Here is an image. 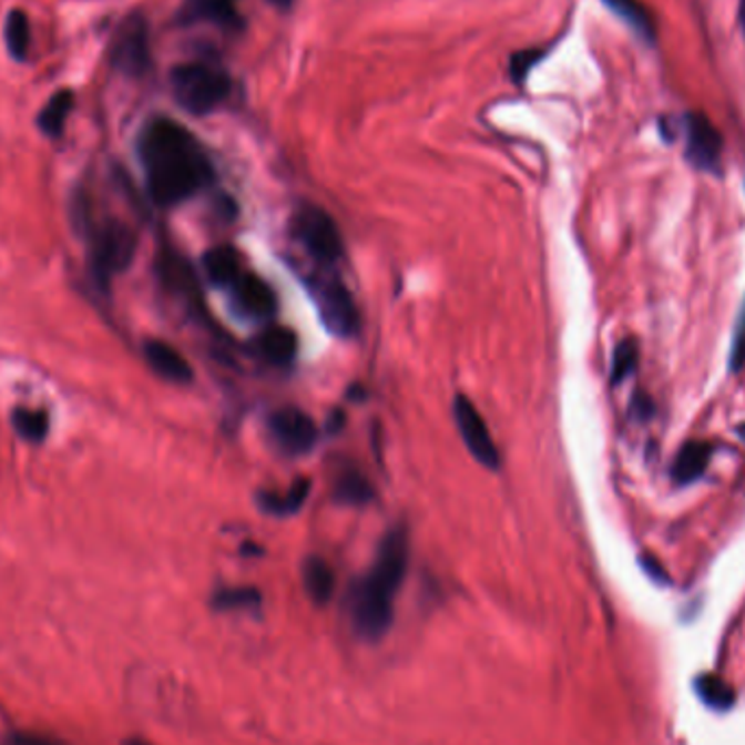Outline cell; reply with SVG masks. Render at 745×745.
<instances>
[{
  "label": "cell",
  "mask_w": 745,
  "mask_h": 745,
  "mask_svg": "<svg viewBox=\"0 0 745 745\" xmlns=\"http://www.w3.org/2000/svg\"><path fill=\"white\" fill-rule=\"evenodd\" d=\"M137 155L146 190L160 207H175L214 182V166L196 135L184 124L157 116L142 126Z\"/></svg>",
  "instance_id": "cell-1"
},
{
  "label": "cell",
  "mask_w": 745,
  "mask_h": 745,
  "mask_svg": "<svg viewBox=\"0 0 745 745\" xmlns=\"http://www.w3.org/2000/svg\"><path fill=\"white\" fill-rule=\"evenodd\" d=\"M410 559L408 532L404 525L390 528L375 554L369 573L351 591V621L358 636L379 641L392 625L395 600L404 584Z\"/></svg>",
  "instance_id": "cell-2"
},
{
  "label": "cell",
  "mask_w": 745,
  "mask_h": 745,
  "mask_svg": "<svg viewBox=\"0 0 745 745\" xmlns=\"http://www.w3.org/2000/svg\"><path fill=\"white\" fill-rule=\"evenodd\" d=\"M79 221L83 225V232L90 243V257L94 277L101 284V288H108L112 277L123 273L124 268L133 262L137 238L129 225L116 218L108 221H94L88 201H81Z\"/></svg>",
  "instance_id": "cell-3"
},
{
  "label": "cell",
  "mask_w": 745,
  "mask_h": 745,
  "mask_svg": "<svg viewBox=\"0 0 745 745\" xmlns=\"http://www.w3.org/2000/svg\"><path fill=\"white\" fill-rule=\"evenodd\" d=\"M171 90L175 101L194 116L216 112L234 90L229 72L207 60L180 63L171 72Z\"/></svg>",
  "instance_id": "cell-4"
},
{
  "label": "cell",
  "mask_w": 745,
  "mask_h": 745,
  "mask_svg": "<svg viewBox=\"0 0 745 745\" xmlns=\"http://www.w3.org/2000/svg\"><path fill=\"white\" fill-rule=\"evenodd\" d=\"M312 299L323 325L340 338H351L358 331L360 316L349 288L336 275H316L308 279Z\"/></svg>",
  "instance_id": "cell-5"
},
{
  "label": "cell",
  "mask_w": 745,
  "mask_h": 745,
  "mask_svg": "<svg viewBox=\"0 0 745 745\" xmlns=\"http://www.w3.org/2000/svg\"><path fill=\"white\" fill-rule=\"evenodd\" d=\"M293 234L312 257L323 264L331 266L343 257V236L336 221L318 205L306 203L293 216Z\"/></svg>",
  "instance_id": "cell-6"
},
{
  "label": "cell",
  "mask_w": 745,
  "mask_h": 745,
  "mask_svg": "<svg viewBox=\"0 0 745 745\" xmlns=\"http://www.w3.org/2000/svg\"><path fill=\"white\" fill-rule=\"evenodd\" d=\"M110 60L119 72L126 76H142L151 68V38L149 24L144 16L131 13L119 24L112 47Z\"/></svg>",
  "instance_id": "cell-7"
},
{
  "label": "cell",
  "mask_w": 745,
  "mask_h": 745,
  "mask_svg": "<svg viewBox=\"0 0 745 745\" xmlns=\"http://www.w3.org/2000/svg\"><path fill=\"white\" fill-rule=\"evenodd\" d=\"M684 155L688 164L702 173L722 171L724 140L713 121L700 112H688L683 116Z\"/></svg>",
  "instance_id": "cell-8"
},
{
  "label": "cell",
  "mask_w": 745,
  "mask_h": 745,
  "mask_svg": "<svg viewBox=\"0 0 745 745\" xmlns=\"http://www.w3.org/2000/svg\"><path fill=\"white\" fill-rule=\"evenodd\" d=\"M453 421L465 440V447L476 458V462H480L487 469H497L501 462V456H499L496 440L489 432L484 417L480 415V410L467 395L458 392L453 397Z\"/></svg>",
  "instance_id": "cell-9"
},
{
  "label": "cell",
  "mask_w": 745,
  "mask_h": 745,
  "mask_svg": "<svg viewBox=\"0 0 745 745\" xmlns=\"http://www.w3.org/2000/svg\"><path fill=\"white\" fill-rule=\"evenodd\" d=\"M268 432L273 440L290 456H304L314 449L318 428L299 408H279L268 417Z\"/></svg>",
  "instance_id": "cell-10"
},
{
  "label": "cell",
  "mask_w": 745,
  "mask_h": 745,
  "mask_svg": "<svg viewBox=\"0 0 745 745\" xmlns=\"http://www.w3.org/2000/svg\"><path fill=\"white\" fill-rule=\"evenodd\" d=\"M157 273H160L162 284L171 293H175L180 299H184L192 312H196L198 316H205L203 293L198 288L196 275L182 255H177L173 248H162L160 259H157Z\"/></svg>",
  "instance_id": "cell-11"
},
{
  "label": "cell",
  "mask_w": 745,
  "mask_h": 745,
  "mask_svg": "<svg viewBox=\"0 0 745 745\" xmlns=\"http://www.w3.org/2000/svg\"><path fill=\"white\" fill-rule=\"evenodd\" d=\"M236 308L248 318L268 320L277 312V295L268 282L255 273H243L229 288Z\"/></svg>",
  "instance_id": "cell-12"
},
{
  "label": "cell",
  "mask_w": 745,
  "mask_h": 745,
  "mask_svg": "<svg viewBox=\"0 0 745 745\" xmlns=\"http://www.w3.org/2000/svg\"><path fill=\"white\" fill-rule=\"evenodd\" d=\"M144 358L149 367L166 381L190 384L194 379V372L186 358L164 340H149L144 345Z\"/></svg>",
  "instance_id": "cell-13"
},
{
  "label": "cell",
  "mask_w": 745,
  "mask_h": 745,
  "mask_svg": "<svg viewBox=\"0 0 745 745\" xmlns=\"http://www.w3.org/2000/svg\"><path fill=\"white\" fill-rule=\"evenodd\" d=\"M238 0H186L180 20L184 24L194 22H212L223 29H238L241 27V13L236 9Z\"/></svg>",
  "instance_id": "cell-14"
},
{
  "label": "cell",
  "mask_w": 745,
  "mask_h": 745,
  "mask_svg": "<svg viewBox=\"0 0 745 745\" xmlns=\"http://www.w3.org/2000/svg\"><path fill=\"white\" fill-rule=\"evenodd\" d=\"M257 351L259 356L275 365V367H286L295 360L299 351V340L297 334L290 327L284 325H271L257 336Z\"/></svg>",
  "instance_id": "cell-15"
},
{
  "label": "cell",
  "mask_w": 745,
  "mask_h": 745,
  "mask_svg": "<svg viewBox=\"0 0 745 745\" xmlns=\"http://www.w3.org/2000/svg\"><path fill=\"white\" fill-rule=\"evenodd\" d=\"M713 456V445L704 440H688L684 442L683 449L678 451L674 465H672V480L678 487H686L697 482L711 462Z\"/></svg>",
  "instance_id": "cell-16"
},
{
  "label": "cell",
  "mask_w": 745,
  "mask_h": 745,
  "mask_svg": "<svg viewBox=\"0 0 745 745\" xmlns=\"http://www.w3.org/2000/svg\"><path fill=\"white\" fill-rule=\"evenodd\" d=\"M203 271L207 279L218 288H232L245 273L238 251L229 245L212 247L203 255Z\"/></svg>",
  "instance_id": "cell-17"
},
{
  "label": "cell",
  "mask_w": 745,
  "mask_h": 745,
  "mask_svg": "<svg viewBox=\"0 0 745 745\" xmlns=\"http://www.w3.org/2000/svg\"><path fill=\"white\" fill-rule=\"evenodd\" d=\"M621 20L643 40L654 44L656 35H659V27L656 20L652 16V11L641 2V0H604Z\"/></svg>",
  "instance_id": "cell-18"
},
{
  "label": "cell",
  "mask_w": 745,
  "mask_h": 745,
  "mask_svg": "<svg viewBox=\"0 0 745 745\" xmlns=\"http://www.w3.org/2000/svg\"><path fill=\"white\" fill-rule=\"evenodd\" d=\"M304 586L314 604H327L336 589L334 569L318 557H310L304 562Z\"/></svg>",
  "instance_id": "cell-19"
},
{
  "label": "cell",
  "mask_w": 745,
  "mask_h": 745,
  "mask_svg": "<svg viewBox=\"0 0 745 745\" xmlns=\"http://www.w3.org/2000/svg\"><path fill=\"white\" fill-rule=\"evenodd\" d=\"M310 480L302 478L286 493H282V496H277V493H259L257 501H259V508L266 514L286 517V514H295L297 510L304 508V503L308 501V496H310Z\"/></svg>",
  "instance_id": "cell-20"
},
{
  "label": "cell",
  "mask_w": 745,
  "mask_h": 745,
  "mask_svg": "<svg viewBox=\"0 0 745 745\" xmlns=\"http://www.w3.org/2000/svg\"><path fill=\"white\" fill-rule=\"evenodd\" d=\"M74 108V94L70 90H60L55 92L47 105L42 108V112L38 114V126L44 135L49 137H60L63 133L65 121L70 116Z\"/></svg>",
  "instance_id": "cell-21"
},
{
  "label": "cell",
  "mask_w": 745,
  "mask_h": 745,
  "mask_svg": "<svg viewBox=\"0 0 745 745\" xmlns=\"http://www.w3.org/2000/svg\"><path fill=\"white\" fill-rule=\"evenodd\" d=\"M4 44L13 60L22 62L31 49V22L22 9H11L4 20Z\"/></svg>",
  "instance_id": "cell-22"
},
{
  "label": "cell",
  "mask_w": 745,
  "mask_h": 745,
  "mask_svg": "<svg viewBox=\"0 0 745 745\" xmlns=\"http://www.w3.org/2000/svg\"><path fill=\"white\" fill-rule=\"evenodd\" d=\"M375 497L371 482L358 471H345L334 489V499L343 506H365Z\"/></svg>",
  "instance_id": "cell-23"
},
{
  "label": "cell",
  "mask_w": 745,
  "mask_h": 745,
  "mask_svg": "<svg viewBox=\"0 0 745 745\" xmlns=\"http://www.w3.org/2000/svg\"><path fill=\"white\" fill-rule=\"evenodd\" d=\"M695 691L700 700L715 711H728L735 704V688L715 674L700 676L695 681Z\"/></svg>",
  "instance_id": "cell-24"
},
{
  "label": "cell",
  "mask_w": 745,
  "mask_h": 745,
  "mask_svg": "<svg viewBox=\"0 0 745 745\" xmlns=\"http://www.w3.org/2000/svg\"><path fill=\"white\" fill-rule=\"evenodd\" d=\"M212 604L218 611H253L262 604V595L253 586H227L214 593Z\"/></svg>",
  "instance_id": "cell-25"
},
{
  "label": "cell",
  "mask_w": 745,
  "mask_h": 745,
  "mask_svg": "<svg viewBox=\"0 0 745 745\" xmlns=\"http://www.w3.org/2000/svg\"><path fill=\"white\" fill-rule=\"evenodd\" d=\"M13 430L29 442H42L49 435V415L44 410L16 408L11 415Z\"/></svg>",
  "instance_id": "cell-26"
},
{
  "label": "cell",
  "mask_w": 745,
  "mask_h": 745,
  "mask_svg": "<svg viewBox=\"0 0 745 745\" xmlns=\"http://www.w3.org/2000/svg\"><path fill=\"white\" fill-rule=\"evenodd\" d=\"M639 367V343L632 338L621 340L615 347L613 363H611V384L618 386L625 377H630Z\"/></svg>",
  "instance_id": "cell-27"
},
{
  "label": "cell",
  "mask_w": 745,
  "mask_h": 745,
  "mask_svg": "<svg viewBox=\"0 0 745 745\" xmlns=\"http://www.w3.org/2000/svg\"><path fill=\"white\" fill-rule=\"evenodd\" d=\"M728 367H731V371L733 372H742L745 369V302L744 308H742V314H739V318H737V325H735Z\"/></svg>",
  "instance_id": "cell-28"
},
{
  "label": "cell",
  "mask_w": 745,
  "mask_h": 745,
  "mask_svg": "<svg viewBox=\"0 0 745 745\" xmlns=\"http://www.w3.org/2000/svg\"><path fill=\"white\" fill-rule=\"evenodd\" d=\"M539 58H541V53H534V51H523V53L514 55V58L510 60V76H512L517 83H521L523 76L528 74V70L534 65V62H537Z\"/></svg>",
  "instance_id": "cell-29"
},
{
  "label": "cell",
  "mask_w": 745,
  "mask_h": 745,
  "mask_svg": "<svg viewBox=\"0 0 745 745\" xmlns=\"http://www.w3.org/2000/svg\"><path fill=\"white\" fill-rule=\"evenodd\" d=\"M656 412V406L654 401L645 395V392H636L630 401V417L636 419V421H647L650 417H654Z\"/></svg>",
  "instance_id": "cell-30"
},
{
  "label": "cell",
  "mask_w": 745,
  "mask_h": 745,
  "mask_svg": "<svg viewBox=\"0 0 745 745\" xmlns=\"http://www.w3.org/2000/svg\"><path fill=\"white\" fill-rule=\"evenodd\" d=\"M4 745H63L55 739L42 737V735H31V733H13L7 737Z\"/></svg>",
  "instance_id": "cell-31"
},
{
  "label": "cell",
  "mask_w": 745,
  "mask_h": 745,
  "mask_svg": "<svg viewBox=\"0 0 745 745\" xmlns=\"http://www.w3.org/2000/svg\"><path fill=\"white\" fill-rule=\"evenodd\" d=\"M641 567L650 573V578H654L656 582H663V584H667L670 582V578H667V573H665V569H663V564L659 562L656 559H652V557H641Z\"/></svg>",
  "instance_id": "cell-32"
},
{
  "label": "cell",
  "mask_w": 745,
  "mask_h": 745,
  "mask_svg": "<svg viewBox=\"0 0 745 745\" xmlns=\"http://www.w3.org/2000/svg\"><path fill=\"white\" fill-rule=\"evenodd\" d=\"M739 20H742V27L745 31V0H742V4H739Z\"/></svg>",
  "instance_id": "cell-33"
},
{
  "label": "cell",
  "mask_w": 745,
  "mask_h": 745,
  "mask_svg": "<svg viewBox=\"0 0 745 745\" xmlns=\"http://www.w3.org/2000/svg\"><path fill=\"white\" fill-rule=\"evenodd\" d=\"M737 436L745 442V423H739V426H737Z\"/></svg>",
  "instance_id": "cell-34"
},
{
  "label": "cell",
  "mask_w": 745,
  "mask_h": 745,
  "mask_svg": "<svg viewBox=\"0 0 745 745\" xmlns=\"http://www.w3.org/2000/svg\"><path fill=\"white\" fill-rule=\"evenodd\" d=\"M273 4H279V7H288L293 0H271Z\"/></svg>",
  "instance_id": "cell-35"
},
{
  "label": "cell",
  "mask_w": 745,
  "mask_h": 745,
  "mask_svg": "<svg viewBox=\"0 0 745 745\" xmlns=\"http://www.w3.org/2000/svg\"><path fill=\"white\" fill-rule=\"evenodd\" d=\"M124 745H151L146 744V742H140V739H131V742H126Z\"/></svg>",
  "instance_id": "cell-36"
}]
</instances>
